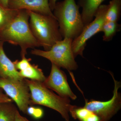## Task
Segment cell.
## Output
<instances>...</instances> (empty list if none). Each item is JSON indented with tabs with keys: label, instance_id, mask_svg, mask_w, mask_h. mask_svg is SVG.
I'll return each mask as SVG.
<instances>
[{
	"label": "cell",
	"instance_id": "21",
	"mask_svg": "<svg viewBox=\"0 0 121 121\" xmlns=\"http://www.w3.org/2000/svg\"><path fill=\"white\" fill-rule=\"evenodd\" d=\"M15 121H29L25 117L22 116L17 110L16 113Z\"/></svg>",
	"mask_w": 121,
	"mask_h": 121
},
{
	"label": "cell",
	"instance_id": "20",
	"mask_svg": "<svg viewBox=\"0 0 121 121\" xmlns=\"http://www.w3.org/2000/svg\"><path fill=\"white\" fill-rule=\"evenodd\" d=\"M3 91L0 87V104L2 103L13 102V100L6 94L4 93Z\"/></svg>",
	"mask_w": 121,
	"mask_h": 121
},
{
	"label": "cell",
	"instance_id": "12",
	"mask_svg": "<svg viewBox=\"0 0 121 121\" xmlns=\"http://www.w3.org/2000/svg\"><path fill=\"white\" fill-rule=\"evenodd\" d=\"M104 0H78V5L82 10L81 14L84 27L94 20L98 9Z\"/></svg>",
	"mask_w": 121,
	"mask_h": 121
},
{
	"label": "cell",
	"instance_id": "19",
	"mask_svg": "<svg viewBox=\"0 0 121 121\" xmlns=\"http://www.w3.org/2000/svg\"><path fill=\"white\" fill-rule=\"evenodd\" d=\"M27 114L29 115L35 119H40L43 116V111L40 108L29 107L27 110Z\"/></svg>",
	"mask_w": 121,
	"mask_h": 121
},
{
	"label": "cell",
	"instance_id": "8",
	"mask_svg": "<svg viewBox=\"0 0 121 121\" xmlns=\"http://www.w3.org/2000/svg\"><path fill=\"white\" fill-rule=\"evenodd\" d=\"M110 74L114 82L113 96L111 99L106 101L94 99L85 100L84 107L96 114L100 121H109L121 108V95L118 92L121 86V83L115 80L113 75Z\"/></svg>",
	"mask_w": 121,
	"mask_h": 121
},
{
	"label": "cell",
	"instance_id": "14",
	"mask_svg": "<svg viewBox=\"0 0 121 121\" xmlns=\"http://www.w3.org/2000/svg\"><path fill=\"white\" fill-rule=\"evenodd\" d=\"M121 13V0H111L108 4L105 21L118 22Z\"/></svg>",
	"mask_w": 121,
	"mask_h": 121
},
{
	"label": "cell",
	"instance_id": "22",
	"mask_svg": "<svg viewBox=\"0 0 121 121\" xmlns=\"http://www.w3.org/2000/svg\"><path fill=\"white\" fill-rule=\"evenodd\" d=\"M57 0H48L49 6L52 12L55 9Z\"/></svg>",
	"mask_w": 121,
	"mask_h": 121
},
{
	"label": "cell",
	"instance_id": "4",
	"mask_svg": "<svg viewBox=\"0 0 121 121\" xmlns=\"http://www.w3.org/2000/svg\"><path fill=\"white\" fill-rule=\"evenodd\" d=\"M31 94V105L45 106L58 112L65 121H70L69 113L73 105L69 99L55 94L42 82L25 78Z\"/></svg>",
	"mask_w": 121,
	"mask_h": 121
},
{
	"label": "cell",
	"instance_id": "13",
	"mask_svg": "<svg viewBox=\"0 0 121 121\" xmlns=\"http://www.w3.org/2000/svg\"><path fill=\"white\" fill-rule=\"evenodd\" d=\"M20 75L24 78L43 82L46 78L42 70L37 65L30 64L26 69L19 71Z\"/></svg>",
	"mask_w": 121,
	"mask_h": 121
},
{
	"label": "cell",
	"instance_id": "9",
	"mask_svg": "<svg viewBox=\"0 0 121 121\" xmlns=\"http://www.w3.org/2000/svg\"><path fill=\"white\" fill-rule=\"evenodd\" d=\"M42 82L47 88L55 91L62 97L73 100L77 98L69 86L65 73L54 64L52 63L50 75Z\"/></svg>",
	"mask_w": 121,
	"mask_h": 121
},
{
	"label": "cell",
	"instance_id": "2",
	"mask_svg": "<svg viewBox=\"0 0 121 121\" xmlns=\"http://www.w3.org/2000/svg\"><path fill=\"white\" fill-rule=\"evenodd\" d=\"M79 8L75 0H64L56 2L53 13L58 23L63 39H73L82 31L84 25Z\"/></svg>",
	"mask_w": 121,
	"mask_h": 121
},
{
	"label": "cell",
	"instance_id": "23",
	"mask_svg": "<svg viewBox=\"0 0 121 121\" xmlns=\"http://www.w3.org/2000/svg\"><path fill=\"white\" fill-rule=\"evenodd\" d=\"M9 1V0H0V5L4 8H8Z\"/></svg>",
	"mask_w": 121,
	"mask_h": 121
},
{
	"label": "cell",
	"instance_id": "6",
	"mask_svg": "<svg viewBox=\"0 0 121 121\" xmlns=\"http://www.w3.org/2000/svg\"><path fill=\"white\" fill-rule=\"evenodd\" d=\"M0 87L15 102L21 111L27 114L28 108L31 105V94L25 78H0Z\"/></svg>",
	"mask_w": 121,
	"mask_h": 121
},
{
	"label": "cell",
	"instance_id": "7",
	"mask_svg": "<svg viewBox=\"0 0 121 121\" xmlns=\"http://www.w3.org/2000/svg\"><path fill=\"white\" fill-rule=\"evenodd\" d=\"M108 8V4L100 5L95 15V18L91 23L84 26L80 35L73 40L72 48L75 58L78 55L82 56L87 41L95 34L101 32L105 21Z\"/></svg>",
	"mask_w": 121,
	"mask_h": 121
},
{
	"label": "cell",
	"instance_id": "18",
	"mask_svg": "<svg viewBox=\"0 0 121 121\" xmlns=\"http://www.w3.org/2000/svg\"><path fill=\"white\" fill-rule=\"evenodd\" d=\"M21 60H16L13 62V64L17 70H23L28 67L31 64L30 63L31 59L26 58V57L22 58Z\"/></svg>",
	"mask_w": 121,
	"mask_h": 121
},
{
	"label": "cell",
	"instance_id": "11",
	"mask_svg": "<svg viewBox=\"0 0 121 121\" xmlns=\"http://www.w3.org/2000/svg\"><path fill=\"white\" fill-rule=\"evenodd\" d=\"M0 78L22 79L13 64L5 53L3 43H0Z\"/></svg>",
	"mask_w": 121,
	"mask_h": 121
},
{
	"label": "cell",
	"instance_id": "10",
	"mask_svg": "<svg viewBox=\"0 0 121 121\" xmlns=\"http://www.w3.org/2000/svg\"><path fill=\"white\" fill-rule=\"evenodd\" d=\"M8 8L55 17L50 9L48 0H9Z\"/></svg>",
	"mask_w": 121,
	"mask_h": 121
},
{
	"label": "cell",
	"instance_id": "5",
	"mask_svg": "<svg viewBox=\"0 0 121 121\" xmlns=\"http://www.w3.org/2000/svg\"><path fill=\"white\" fill-rule=\"evenodd\" d=\"M72 39L64 38L58 41L48 51L34 49L31 54L47 59L59 68L67 69L68 71L74 70L78 68L72 48Z\"/></svg>",
	"mask_w": 121,
	"mask_h": 121
},
{
	"label": "cell",
	"instance_id": "3",
	"mask_svg": "<svg viewBox=\"0 0 121 121\" xmlns=\"http://www.w3.org/2000/svg\"><path fill=\"white\" fill-rule=\"evenodd\" d=\"M29 12L30 29L40 47H43L44 51L50 50L56 42L63 39L55 17Z\"/></svg>",
	"mask_w": 121,
	"mask_h": 121
},
{
	"label": "cell",
	"instance_id": "17",
	"mask_svg": "<svg viewBox=\"0 0 121 121\" xmlns=\"http://www.w3.org/2000/svg\"><path fill=\"white\" fill-rule=\"evenodd\" d=\"M19 10L6 8L0 5V30L15 18Z\"/></svg>",
	"mask_w": 121,
	"mask_h": 121
},
{
	"label": "cell",
	"instance_id": "1",
	"mask_svg": "<svg viewBox=\"0 0 121 121\" xmlns=\"http://www.w3.org/2000/svg\"><path fill=\"white\" fill-rule=\"evenodd\" d=\"M29 19V11L19 10L15 18L0 30L2 40L20 47L22 58L26 56L29 48L40 47L30 29Z\"/></svg>",
	"mask_w": 121,
	"mask_h": 121
},
{
	"label": "cell",
	"instance_id": "15",
	"mask_svg": "<svg viewBox=\"0 0 121 121\" xmlns=\"http://www.w3.org/2000/svg\"><path fill=\"white\" fill-rule=\"evenodd\" d=\"M13 102L0 104V121H15L17 108Z\"/></svg>",
	"mask_w": 121,
	"mask_h": 121
},
{
	"label": "cell",
	"instance_id": "16",
	"mask_svg": "<svg viewBox=\"0 0 121 121\" xmlns=\"http://www.w3.org/2000/svg\"><path fill=\"white\" fill-rule=\"evenodd\" d=\"M121 29V25L118 22L105 21L101 32L103 33V41H109L113 39Z\"/></svg>",
	"mask_w": 121,
	"mask_h": 121
}]
</instances>
